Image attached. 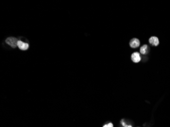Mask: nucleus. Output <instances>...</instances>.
Here are the masks:
<instances>
[{"label": "nucleus", "instance_id": "obj_1", "mask_svg": "<svg viewBox=\"0 0 170 127\" xmlns=\"http://www.w3.org/2000/svg\"><path fill=\"white\" fill-rule=\"evenodd\" d=\"M18 41L19 40L14 37H9L6 40V43L13 48L18 46Z\"/></svg>", "mask_w": 170, "mask_h": 127}, {"label": "nucleus", "instance_id": "obj_2", "mask_svg": "<svg viewBox=\"0 0 170 127\" xmlns=\"http://www.w3.org/2000/svg\"><path fill=\"white\" fill-rule=\"evenodd\" d=\"M131 60L134 63H139L141 60L140 54L138 52H135L133 53L131 55Z\"/></svg>", "mask_w": 170, "mask_h": 127}, {"label": "nucleus", "instance_id": "obj_3", "mask_svg": "<svg viewBox=\"0 0 170 127\" xmlns=\"http://www.w3.org/2000/svg\"><path fill=\"white\" fill-rule=\"evenodd\" d=\"M129 44L130 47L132 48H137L140 46V42L137 38H133L130 40Z\"/></svg>", "mask_w": 170, "mask_h": 127}, {"label": "nucleus", "instance_id": "obj_4", "mask_svg": "<svg viewBox=\"0 0 170 127\" xmlns=\"http://www.w3.org/2000/svg\"><path fill=\"white\" fill-rule=\"evenodd\" d=\"M29 44L25 43L21 40H19L18 43V47L22 50H26L29 48Z\"/></svg>", "mask_w": 170, "mask_h": 127}, {"label": "nucleus", "instance_id": "obj_5", "mask_svg": "<svg viewBox=\"0 0 170 127\" xmlns=\"http://www.w3.org/2000/svg\"><path fill=\"white\" fill-rule=\"evenodd\" d=\"M149 43L151 45H152V46H158L159 45V43L158 38L156 37H155V36H153V37H151L149 39Z\"/></svg>", "mask_w": 170, "mask_h": 127}, {"label": "nucleus", "instance_id": "obj_6", "mask_svg": "<svg viewBox=\"0 0 170 127\" xmlns=\"http://www.w3.org/2000/svg\"><path fill=\"white\" fill-rule=\"evenodd\" d=\"M149 47L147 45H144L140 48V52L143 54H146L149 52Z\"/></svg>", "mask_w": 170, "mask_h": 127}, {"label": "nucleus", "instance_id": "obj_7", "mask_svg": "<svg viewBox=\"0 0 170 127\" xmlns=\"http://www.w3.org/2000/svg\"><path fill=\"white\" fill-rule=\"evenodd\" d=\"M120 123H121V124L122 125V127H133L132 125L127 124V123L125 121V120L124 119H122L121 120Z\"/></svg>", "mask_w": 170, "mask_h": 127}, {"label": "nucleus", "instance_id": "obj_8", "mask_svg": "<svg viewBox=\"0 0 170 127\" xmlns=\"http://www.w3.org/2000/svg\"><path fill=\"white\" fill-rule=\"evenodd\" d=\"M114 124L111 122H108L106 124H105L103 127H114Z\"/></svg>", "mask_w": 170, "mask_h": 127}]
</instances>
